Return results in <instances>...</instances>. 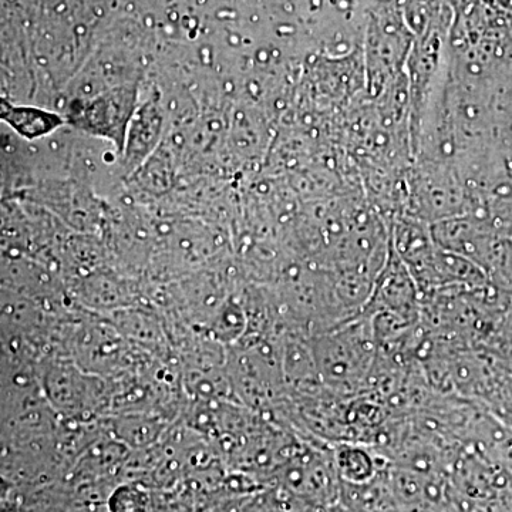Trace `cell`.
<instances>
[{
    "mask_svg": "<svg viewBox=\"0 0 512 512\" xmlns=\"http://www.w3.org/2000/svg\"><path fill=\"white\" fill-rule=\"evenodd\" d=\"M18 136L26 140H37L49 136L63 124L59 114L32 106H13L5 119Z\"/></svg>",
    "mask_w": 512,
    "mask_h": 512,
    "instance_id": "cell-1",
    "label": "cell"
},
{
    "mask_svg": "<svg viewBox=\"0 0 512 512\" xmlns=\"http://www.w3.org/2000/svg\"><path fill=\"white\" fill-rule=\"evenodd\" d=\"M483 349L512 366V293Z\"/></svg>",
    "mask_w": 512,
    "mask_h": 512,
    "instance_id": "cell-2",
    "label": "cell"
},
{
    "mask_svg": "<svg viewBox=\"0 0 512 512\" xmlns=\"http://www.w3.org/2000/svg\"><path fill=\"white\" fill-rule=\"evenodd\" d=\"M13 104L10 103L8 99L5 97H0V121L5 123L6 117H8L10 109H12Z\"/></svg>",
    "mask_w": 512,
    "mask_h": 512,
    "instance_id": "cell-3",
    "label": "cell"
}]
</instances>
